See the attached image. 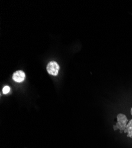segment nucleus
Returning a JSON list of instances; mask_svg holds the SVG:
<instances>
[{"instance_id":"obj_5","label":"nucleus","mask_w":132,"mask_h":148,"mask_svg":"<svg viewBox=\"0 0 132 148\" xmlns=\"http://www.w3.org/2000/svg\"><path fill=\"white\" fill-rule=\"evenodd\" d=\"M10 87H8V86H5V87L3 89V94H6L8 93L9 91H10Z\"/></svg>"},{"instance_id":"obj_6","label":"nucleus","mask_w":132,"mask_h":148,"mask_svg":"<svg viewBox=\"0 0 132 148\" xmlns=\"http://www.w3.org/2000/svg\"><path fill=\"white\" fill-rule=\"evenodd\" d=\"M131 114H132V108H131Z\"/></svg>"},{"instance_id":"obj_1","label":"nucleus","mask_w":132,"mask_h":148,"mask_svg":"<svg viewBox=\"0 0 132 148\" xmlns=\"http://www.w3.org/2000/svg\"><path fill=\"white\" fill-rule=\"evenodd\" d=\"M59 70V66L57 62L55 61H51L47 64V71L50 75L56 76L58 74Z\"/></svg>"},{"instance_id":"obj_2","label":"nucleus","mask_w":132,"mask_h":148,"mask_svg":"<svg viewBox=\"0 0 132 148\" xmlns=\"http://www.w3.org/2000/svg\"><path fill=\"white\" fill-rule=\"evenodd\" d=\"M117 121L118 123H117V128L120 129V130H126L127 127V119L124 114H118L117 117Z\"/></svg>"},{"instance_id":"obj_4","label":"nucleus","mask_w":132,"mask_h":148,"mask_svg":"<svg viewBox=\"0 0 132 148\" xmlns=\"http://www.w3.org/2000/svg\"><path fill=\"white\" fill-rule=\"evenodd\" d=\"M126 130L128 132V136L132 138V120H130L127 125Z\"/></svg>"},{"instance_id":"obj_3","label":"nucleus","mask_w":132,"mask_h":148,"mask_svg":"<svg viewBox=\"0 0 132 148\" xmlns=\"http://www.w3.org/2000/svg\"><path fill=\"white\" fill-rule=\"evenodd\" d=\"M13 79L17 82H21L25 79V73L22 71H17L14 73Z\"/></svg>"}]
</instances>
